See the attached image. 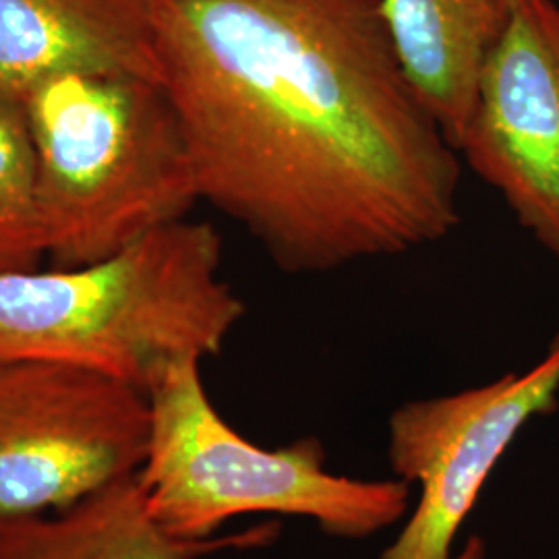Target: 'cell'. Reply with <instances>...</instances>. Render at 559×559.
Wrapping results in <instances>:
<instances>
[{"label": "cell", "mask_w": 559, "mask_h": 559, "mask_svg": "<svg viewBox=\"0 0 559 559\" xmlns=\"http://www.w3.org/2000/svg\"><path fill=\"white\" fill-rule=\"evenodd\" d=\"M459 154L559 260V4L516 0L480 71Z\"/></svg>", "instance_id": "cell-7"}, {"label": "cell", "mask_w": 559, "mask_h": 559, "mask_svg": "<svg viewBox=\"0 0 559 559\" xmlns=\"http://www.w3.org/2000/svg\"><path fill=\"white\" fill-rule=\"evenodd\" d=\"M207 222L164 224L80 267L0 274V357L55 360L147 392L179 359L218 355L245 316Z\"/></svg>", "instance_id": "cell-2"}, {"label": "cell", "mask_w": 559, "mask_h": 559, "mask_svg": "<svg viewBox=\"0 0 559 559\" xmlns=\"http://www.w3.org/2000/svg\"><path fill=\"white\" fill-rule=\"evenodd\" d=\"M559 336L526 373H508L459 394L415 400L390 419V460L419 501L381 559H485L473 539L454 554L491 471L522 427L558 408Z\"/></svg>", "instance_id": "cell-6"}, {"label": "cell", "mask_w": 559, "mask_h": 559, "mask_svg": "<svg viewBox=\"0 0 559 559\" xmlns=\"http://www.w3.org/2000/svg\"><path fill=\"white\" fill-rule=\"evenodd\" d=\"M21 102L52 267L104 260L187 218L200 201L185 133L160 80L60 73L34 83Z\"/></svg>", "instance_id": "cell-3"}, {"label": "cell", "mask_w": 559, "mask_h": 559, "mask_svg": "<svg viewBox=\"0 0 559 559\" xmlns=\"http://www.w3.org/2000/svg\"><path fill=\"white\" fill-rule=\"evenodd\" d=\"M147 394L90 369L0 357V524L67 510L147 459Z\"/></svg>", "instance_id": "cell-5"}, {"label": "cell", "mask_w": 559, "mask_h": 559, "mask_svg": "<svg viewBox=\"0 0 559 559\" xmlns=\"http://www.w3.org/2000/svg\"><path fill=\"white\" fill-rule=\"evenodd\" d=\"M156 59L200 201L288 274L445 239L460 160L381 0H156Z\"/></svg>", "instance_id": "cell-1"}, {"label": "cell", "mask_w": 559, "mask_h": 559, "mask_svg": "<svg viewBox=\"0 0 559 559\" xmlns=\"http://www.w3.org/2000/svg\"><path fill=\"white\" fill-rule=\"evenodd\" d=\"M46 260L36 198V154L23 102L0 92V274Z\"/></svg>", "instance_id": "cell-11"}, {"label": "cell", "mask_w": 559, "mask_h": 559, "mask_svg": "<svg viewBox=\"0 0 559 559\" xmlns=\"http://www.w3.org/2000/svg\"><path fill=\"white\" fill-rule=\"evenodd\" d=\"M156 0H0V92L60 73L160 80Z\"/></svg>", "instance_id": "cell-8"}, {"label": "cell", "mask_w": 559, "mask_h": 559, "mask_svg": "<svg viewBox=\"0 0 559 559\" xmlns=\"http://www.w3.org/2000/svg\"><path fill=\"white\" fill-rule=\"evenodd\" d=\"M152 433L140 471L152 516L180 539H210L245 514H284L362 539L399 522L411 483L325 471L318 440L263 450L222 419L201 380L200 359L166 365L147 388Z\"/></svg>", "instance_id": "cell-4"}, {"label": "cell", "mask_w": 559, "mask_h": 559, "mask_svg": "<svg viewBox=\"0 0 559 559\" xmlns=\"http://www.w3.org/2000/svg\"><path fill=\"white\" fill-rule=\"evenodd\" d=\"M510 11V0H381L400 64L456 152Z\"/></svg>", "instance_id": "cell-10"}, {"label": "cell", "mask_w": 559, "mask_h": 559, "mask_svg": "<svg viewBox=\"0 0 559 559\" xmlns=\"http://www.w3.org/2000/svg\"><path fill=\"white\" fill-rule=\"evenodd\" d=\"M514 2H516V0H510V4H514Z\"/></svg>", "instance_id": "cell-12"}, {"label": "cell", "mask_w": 559, "mask_h": 559, "mask_svg": "<svg viewBox=\"0 0 559 559\" xmlns=\"http://www.w3.org/2000/svg\"><path fill=\"white\" fill-rule=\"evenodd\" d=\"M276 524L221 539H180L152 516L140 473L36 519L0 524V559H200L274 539Z\"/></svg>", "instance_id": "cell-9"}]
</instances>
